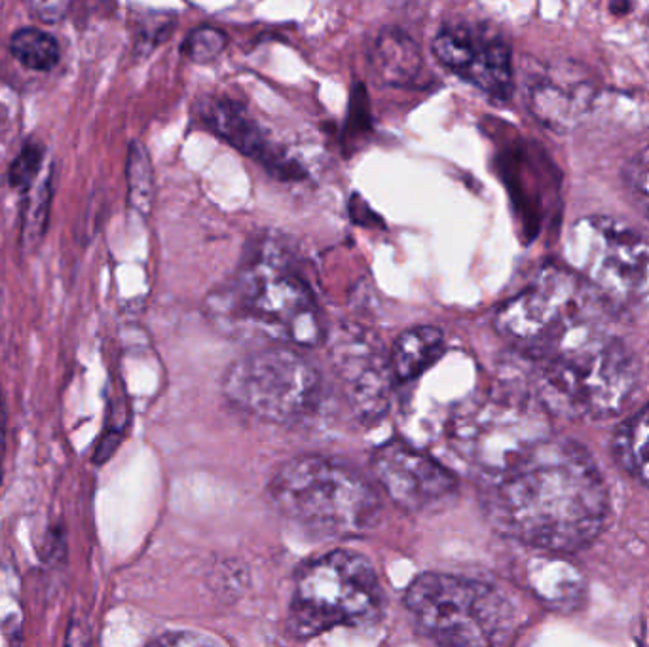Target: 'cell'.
I'll return each mask as SVG.
<instances>
[{
  "instance_id": "1",
  "label": "cell",
  "mask_w": 649,
  "mask_h": 647,
  "mask_svg": "<svg viewBox=\"0 0 649 647\" xmlns=\"http://www.w3.org/2000/svg\"><path fill=\"white\" fill-rule=\"evenodd\" d=\"M486 513L501 534L547 553L593 543L608 518V490L589 452L547 431L498 473Z\"/></svg>"
},
{
  "instance_id": "2",
  "label": "cell",
  "mask_w": 649,
  "mask_h": 647,
  "mask_svg": "<svg viewBox=\"0 0 649 647\" xmlns=\"http://www.w3.org/2000/svg\"><path fill=\"white\" fill-rule=\"evenodd\" d=\"M619 308L572 268L547 264L496 312V329L530 359L539 384H564L631 352Z\"/></svg>"
},
{
  "instance_id": "3",
  "label": "cell",
  "mask_w": 649,
  "mask_h": 647,
  "mask_svg": "<svg viewBox=\"0 0 649 647\" xmlns=\"http://www.w3.org/2000/svg\"><path fill=\"white\" fill-rule=\"evenodd\" d=\"M209 310L236 333L281 344L317 346L325 336L310 285L272 243H264L228 287L209 296Z\"/></svg>"
},
{
  "instance_id": "4",
  "label": "cell",
  "mask_w": 649,
  "mask_h": 647,
  "mask_svg": "<svg viewBox=\"0 0 649 647\" xmlns=\"http://www.w3.org/2000/svg\"><path fill=\"white\" fill-rule=\"evenodd\" d=\"M268 498L300 528L329 537L371 534L382 520V500L350 463L327 456H298L270 482Z\"/></svg>"
},
{
  "instance_id": "5",
  "label": "cell",
  "mask_w": 649,
  "mask_h": 647,
  "mask_svg": "<svg viewBox=\"0 0 649 647\" xmlns=\"http://www.w3.org/2000/svg\"><path fill=\"white\" fill-rule=\"evenodd\" d=\"M386 594L371 562L334 549L298 570L287 629L306 640L336 627H369L384 613Z\"/></svg>"
},
{
  "instance_id": "6",
  "label": "cell",
  "mask_w": 649,
  "mask_h": 647,
  "mask_svg": "<svg viewBox=\"0 0 649 647\" xmlns=\"http://www.w3.org/2000/svg\"><path fill=\"white\" fill-rule=\"evenodd\" d=\"M405 608L420 634L448 646L503 644L517 625V611L500 589L460 575H418L405 592Z\"/></svg>"
},
{
  "instance_id": "7",
  "label": "cell",
  "mask_w": 649,
  "mask_h": 647,
  "mask_svg": "<svg viewBox=\"0 0 649 647\" xmlns=\"http://www.w3.org/2000/svg\"><path fill=\"white\" fill-rule=\"evenodd\" d=\"M321 374L297 350L270 346L232 363L223 380L232 407L268 424H295L321 399Z\"/></svg>"
},
{
  "instance_id": "8",
  "label": "cell",
  "mask_w": 649,
  "mask_h": 647,
  "mask_svg": "<svg viewBox=\"0 0 649 647\" xmlns=\"http://www.w3.org/2000/svg\"><path fill=\"white\" fill-rule=\"evenodd\" d=\"M568 259L617 308L649 306V240L627 222L587 217L575 222Z\"/></svg>"
},
{
  "instance_id": "9",
  "label": "cell",
  "mask_w": 649,
  "mask_h": 647,
  "mask_svg": "<svg viewBox=\"0 0 649 647\" xmlns=\"http://www.w3.org/2000/svg\"><path fill=\"white\" fill-rule=\"evenodd\" d=\"M371 463L388 498L408 513L443 509L458 494V479L452 471L405 441L382 444Z\"/></svg>"
},
{
  "instance_id": "10",
  "label": "cell",
  "mask_w": 649,
  "mask_h": 647,
  "mask_svg": "<svg viewBox=\"0 0 649 647\" xmlns=\"http://www.w3.org/2000/svg\"><path fill=\"white\" fill-rule=\"evenodd\" d=\"M205 128L219 135L230 147L255 160L281 181H298L306 177L304 167L289 158L283 148L272 143L259 122L242 103L228 97H205L198 107Z\"/></svg>"
},
{
  "instance_id": "11",
  "label": "cell",
  "mask_w": 649,
  "mask_h": 647,
  "mask_svg": "<svg viewBox=\"0 0 649 647\" xmlns=\"http://www.w3.org/2000/svg\"><path fill=\"white\" fill-rule=\"evenodd\" d=\"M334 355L353 410L365 420L382 416L390 401V361L380 359L369 344H336Z\"/></svg>"
},
{
  "instance_id": "12",
  "label": "cell",
  "mask_w": 649,
  "mask_h": 647,
  "mask_svg": "<svg viewBox=\"0 0 649 647\" xmlns=\"http://www.w3.org/2000/svg\"><path fill=\"white\" fill-rule=\"evenodd\" d=\"M593 88L587 78L543 76L528 90V107L539 122L553 130H568L591 107Z\"/></svg>"
},
{
  "instance_id": "13",
  "label": "cell",
  "mask_w": 649,
  "mask_h": 647,
  "mask_svg": "<svg viewBox=\"0 0 649 647\" xmlns=\"http://www.w3.org/2000/svg\"><path fill=\"white\" fill-rule=\"evenodd\" d=\"M371 67L382 84L412 88L424 71V56L418 42L399 27H386L371 48Z\"/></svg>"
},
{
  "instance_id": "14",
  "label": "cell",
  "mask_w": 649,
  "mask_h": 647,
  "mask_svg": "<svg viewBox=\"0 0 649 647\" xmlns=\"http://www.w3.org/2000/svg\"><path fill=\"white\" fill-rule=\"evenodd\" d=\"M462 80L496 99H509L513 93V56L509 44L501 37L483 33L477 54Z\"/></svg>"
},
{
  "instance_id": "15",
  "label": "cell",
  "mask_w": 649,
  "mask_h": 647,
  "mask_svg": "<svg viewBox=\"0 0 649 647\" xmlns=\"http://www.w3.org/2000/svg\"><path fill=\"white\" fill-rule=\"evenodd\" d=\"M445 334L435 327H416L401 334L390 353V369L397 382H410L426 372L445 353Z\"/></svg>"
},
{
  "instance_id": "16",
  "label": "cell",
  "mask_w": 649,
  "mask_h": 647,
  "mask_svg": "<svg viewBox=\"0 0 649 647\" xmlns=\"http://www.w3.org/2000/svg\"><path fill=\"white\" fill-rule=\"evenodd\" d=\"M481 37L483 33L471 25L450 23L433 38L431 52L450 73L462 78L477 54Z\"/></svg>"
},
{
  "instance_id": "17",
  "label": "cell",
  "mask_w": 649,
  "mask_h": 647,
  "mask_svg": "<svg viewBox=\"0 0 649 647\" xmlns=\"http://www.w3.org/2000/svg\"><path fill=\"white\" fill-rule=\"evenodd\" d=\"M54 198V185H52V171L38 177L35 185L27 190V200L21 211V245L25 251H35L44 240L50 209Z\"/></svg>"
},
{
  "instance_id": "18",
  "label": "cell",
  "mask_w": 649,
  "mask_h": 647,
  "mask_svg": "<svg viewBox=\"0 0 649 647\" xmlns=\"http://www.w3.org/2000/svg\"><path fill=\"white\" fill-rule=\"evenodd\" d=\"M126 179H128V204L139 217H149L156 196L154 167L150 160L149 148L139 139H133L128 148L126 160Z\"/></svg>"
},
{
  "instance_id": "19",
  "label": "cell",
  "mask_w": 649,
  "mask_h": 647,
  "mask_svg": "<svg viewBox=\"0 0 649 647\" xmlns=\"http://www.w3.org/2000/svg\"><path fill=\"white\" fill-rule=\"evenodd\" d=\"M617 454L632 475L649 486V403L619 431Z\"/></svg>"
},
{
  "instance_id": "20",
  "label": "cell",
  "mask_w": 649,
  "mask_h": 647,
  "mask_svg": "<svg viewBox=\"0 0 649 647\" xmlns=\"http://www.w3.org/2000/svg\"><path fill=\"white\" fill-rule=\"evenodd\" d=\"M10 52L23 67L48 73L56 69L61 50L56 38L35 27H23L10 38Z\"/></svg>"
},
{
  "instance_id": "21",
  "label": "cell",
  "mask_w": 649,
  "mask_h": 647,
  "mask_svg": "<svg viewBox=\"0 0 649 647\" xmlns=\"http://www.w3.org/2000/svg\"><path fill=\"white\" fill-rule=\"evenodd\" d=\"M226 44H228V37H226L224 31L217 29V27L204 25V27L194 29L185 38V42H183V54L190 61L205 65V63L215 61L217 57L223 56V52L226 50Z\"/></svg>"
},
{
  "instance_id": "22",
  "label": "cell",
  "mask_w": 649,
  "mask_h": 647,
  "mask_svg": "<svg viewBox=\"0 0 649 647\" xmlns=\"http://www.w3.org/2000/svg\"><path fill=\"white\" fill-rule=\"evenodd\" d=\"M42 162H44L42 145L37 141H27L8 171L10 186L27 192L31 186L35 185V181L40 175V169H42Z\"/></svg>"
},
{
  "instance_id": "23",
  "label": "cell",
  "mask_w": 649,
  "mask_h": 647,
  "mask_svg": "<svg viewBox=\"0 0 649 647\" xmlns=\"http://www.w3.org/2000/svg\"><path fill=\"white\" fill-rule=\"evenodd\" d=\"M627 186L634 204L649 221V148L640 152L627 167Z\"/></svg>"
},
{
  "instance_id": "24",
  "label": "cell",
  "mask_w": 649,
  "mask_h": 647,
  "mask_svg": "<svg viewBox=\"0 0 649 647\" xmlns=\"http://www.w3.org/2000/svg\"><path fill=\"white\" fill-rule=\"evenodd\" d=\"M371 105H369V97L363 88V84H357L353 88L352 101H350V114H348V122H346V135L344 141H352L353 137H361L363 133L371 131Z\"/></svg>"
},
{
  "instance_id": "25",
  "label": "cell",
  "mask_w": 649,
  "mask_h": 647,
  "mask_svg": "<svg viewBox=\"0 0 649 647\" xmlns=\"http://www.w3.org/2000/svg\"><path fill=\"white\" fill-rule=\"evenodd\" d=\"M171 27H173V18L154 19V23L150 27L141 29L137 46L145 48V50H154L158 44H162L169 37Z\"/></svg>"
},
{
  "instance_id": "26",
  "label": "cell",
  "mask_w": 649,
  "mask_h": 647,
  "mask_svg": "<svg viewBox=\"0 0 649 647\" xmlns=\"http://www.w3.org/2000/svg\"><path fill=\"white\" fill-rule=\"evenodd\" d=\"M29 4L44 21L63 19L69 8V0H29Z\"/></svg>"
},
{
  "instance_id": "27",
  "label": "cell",
  "mask_w": 649,
  "mask_h": 647,
  "mask_svg": "<svg viewBox=\"0 0 649 647\" xmlns=\"http://www.w3.org/2000/svg\"><path fill=\"white\" fill-rule=\"evenodd\" d=\"M156 644H217L215 638H205V636H185V638H177V636H164L160 640H156Z\"/></svg>"
},
{
  "instance_id": "28",
  "label": "cell",
  "mask_w": 649,
  "mask_h": 647,
  "mask_svg": "<svg viewBox=\"0 0 649 647\" xmlns=\"http://www.w3.org/2000/svg\"><path fill=\"white\" fill-rule=\"evenodd\" d=\"M6 454V416H4V405L0 397V479H2V462Z\"/></svg>"
},
{
  "instance_id": "29",
  "label": "cell",
  "mask_w": 649,
  "mask_h": 647,
  "mask_svg": "<svg viewBox=\"0 0 649 647\" xmlns=\"http://www.w3.org/2000/svg\"><path fill=\"white\" fill-rule=\"evenodd\" d=\"M629 10H631V2H629V0H613V14H617V16H625Z\"/></svg>"
}]
</instances>
